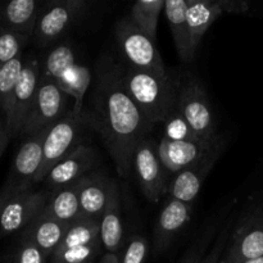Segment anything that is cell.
I'll return each mask as SVG.
<instances>
[{"label":"cell","mask_w":263,"mask_h":263,"mask_svg":"<svg viewBox=\"0 0 263 263\" xmlns=\"http://www.w3.org/2000/svg\"><path fill=\"white\" fill-rule=\"evenodd\" d=\"M90 84H91V71L87 67L76 64L66 91L73 99L74 103L72 105V110L74 113L84 112L82 103H84V97L89 89Z\"/></svg>","instance_id":"83f0119b"},{"label":"cell","mask_w":263,"mask_h":263,"mask_svg":"<svg viewBox=\"0 0 263 263\" xmlns=\"http://www.w3.org/2000/svg\"><path fill=\"white\" fill-rule=\"evenodd\" d=\"M69 95L58 86L53 80L41 72L37 91L33 99L32 107L23 122L21 135L31 136L64 117L72 108H69Z\"/></svg>","instance_id":"8992f818"},{"label":"cell","mask_w":263,"mask_h":263,"mask_svg":"<svg viewBox=\"0 0 263 263\" xmlns=\"http://www.w3.org/2000/svg\"><path fill=\"white\" fill-rule=\"evenodd\" d=\"M163 9V0H139L131 7L128 18L141 32L156 43L159 14Z\"/></svg>","instance_id":"d4e9b609"},{"label":"cell","mask_w":263,"mask_h":263,"mask_svg":"<svg viewBox=\"0 0 263 263\" xmlns=\"http://www.w3.org/2000/svg\"><path fill=\"white\" fill-rule=\"evenodd\" d=\"M46 258L48 256L36 244L26 239H21L14 263H45Z\"/></svg>","instance_id":"836d02e7"},{"label":"cell","mask_w":263,"mask_h":263,"mask_svg":"<svg viewBox=\"0 0 263 263\" xmlns=\"http://www.w3.org/2000/svg\"><path fill=\"white\" fill-rule=\"evenodd\" d=\"M68 225L59 222L43 212L23 230L22 239L32 241L48 257L54 253L63 240Z\"/></svg>","instance_id":"ffe728a7"},{"label":"cell","mask_w":263,"mask_h":263,"mask_svg":"<svg viewBox=\"0 0 263 263\" xmlns=\"http://www.w3.org/2000/svg\"><path fill=\"white\" fill-rule=\"evenodd\" d=\"M100 263H120V256H118V254L105 253L104 256L102 257Z\"/></svg>","instance_id":"74e56055"},{"label":"cell","mask_w":263,"mask_h":263,"mask_svg":"<svg viewBox=\"0 0 263 263\" xmlns=\"http://www.w3.org/2000/svg\"><path fill=\"white\" fill-rule=\"evenodd\" d=\"M102 251V243L76 248H57L51 254L53 263H89L94 262Z\"/></svg>","instance_id":"f546056e"},{"label":"cell","mask_w":263,"mask_h":263,"mask_svg":"<svg viewBox=\"0 0 263 263\" xmlns=\"http://www.w3.org/2000/svg\"><path fill=\"white\" fill-rule=\"evenodd\" d=\"M86 126H89V122L85 110L82 113H74L71 109L49 128L44 141L43 163L35 179V184H40L55 163L81 145Z\"/></svg>","instance_id":"3957f363"},{"label":"cell","mask_w":263,"mask_h":263,"mask_svg":"<svg viewBox=\"0 0 263 263\" xmlns=\"http://www.w3.org/2000/svg\"><path fill=\"white\" fill-rule=\"evenodd\" d=\"M85 0H53L41 8L33 40L39 46H49L68 31L86 10Z\"/></svg>","instance_id":"ba28073f"},{"label":"cell","mask_w":263,"mask_h":263,"mask_svg":"<svg viewBox=\"0 0 263 263\" xmlns=\"http://www.w3.org/2000/svg\"><path fill=\"white\" fill-rule=\"evenodd\" d=\"M192 212V204L168 198L154 226L153 246L156 254L163 253L170 248L172 241L189 223Z\"/></svg>","instance_id":"9a60e30c"},{"label":"cell","mask_w":263,"mask_h":263,"mask_svg":"<svg viewBox=\"0 0 263 263\" xmlns=\"http://www.w3.org/2000/svg\"><path fill=\"white\" fill-rule=\"evenodd\" d=\"M76 67L74 50L69 44H59L46 55L41 63V72L67 91L69 79Z\"/></svg>","instance_id":"cb8c5ba5"},{"label":"cell","mask_w":263,"mask_h":263,"mask_svg":"<svg viewBox=\"0 0 263 263\" xmlns=\"http://www.w3.org/2000/svg\"><path fill=\"white\" fill-rule=\"evenodd\" d=\"M223 13L220 0H187V25L194 53L208 28Z\"/></svg>","instance_id":"44dd1931"},{"label":"cell","mask_w":263,"mask_h":263,"mask_svg":"<svg viewBox=\"0 0 263 263\" xmlns=\"http://www.w3.org/2000/svg\"><path fill=\"white\" fill-rule=\"evenodd\" d=\"M100 243L107 253L117 254L125 239V226H123L122 212H121L120 193L117 186L113 190L109 204L104 215L100 218Z\"/></svg>","instance_id":"7402d4cb"},{"label":"cell","mask_w":263,"mask_h":263,"mask_svg":"<svg viewBox=\"0 0 263 263\" xmlns=\"http://www.w3.org/2000/svg\"><path fill=\"white\" fill-rule=\"evenodd\" d=\"M223 13H246L248 10V4L239 0H220Z\"/></svg>","instance_id":"d590c367"},{"label":"cell","mask_w":263,"mask_h":263,"mask_svg":"<svg viewBox=\"0 0 263 263\" xmlns=\"http://www.w3.org/2000/svg\"><path fill=\"white\" fill-rule=\"evenodd\" d=\"M115 36L128 67L157 76L168 74L156 43L141 32L130 18L125 17L116 23Z\"/></svg>","instance_id":"277c9868"},{"label":"cell","mask_w":263,"mask_h":263,"mask_svg":"<svg viewBox=\"0 0 263 263\" xmlns=\"http://www.w3.org/2000/svg\"><path fill=\"white\" fill-rule=\"evenodd\" d=\"M97 154L90 145L82 143L73 152L62 158L55 166L48 172L41 181L44 190L49 193L57 192L62 187L69 186L79 181L81 177L95 166Z\"/></svg>","instance_id":"5bb4252c"},{"label":"cell","mask_w":263,"mask_h":263,"mask_svg":"<svg viewBox=\"0 0 263 263\" xmlns=\"http://www.w3.org/2000/svg\"><path fill=\"white\" fill-rule=\"evenodd\" d=\"M41 77V62L35 55H28L23 62L21 77L17 82L9 108L4 115L5 126L10 139L21 135L23 122L32 107Z\"/></svg>","instance_id":"8fae6325"},{"label":"cell","mask_w":263,"mask_h":263,"mask_svg":"<svg viewBox=\"0 0 263 263\" xmlns=\"http://www.w3.org/2000/svg\"><path fill=\"white\" fill-rule=\"evenodd\" d=\"M89 126L102 138L118 175L127 177L133 170L139 143L154 126L141 113L123 82V66L109 55L95 64V80L89 109Z\"/></svg>","instance_id":"6da1fadb"},{"label":"cell","mask_w":263,"mask_h":263,"mask_svg":"<svg viewBox=\"0 0 263 263\" xmlns=\"http://www.w3.org/2000/svg\"><path fill=\"white\" fill-rule=\"evenodd\" d=\"M225 148V138L218 135L212 140L172 141L162 136L157 144L158 157L168 174H177L199 163L211 154Z\"/></svg>","instance_id":"30bf717a"},{"label":"cell","mask_w":263,"mask_h":263,"mask_svg":"<svg viewBox=\"0 0 263 263\" xmlns=\"http://www.w3.org/2000/svg\"><path fill=\"white\" fill-rule=\"evenodd\" d=\"M50 128V127H49ZM49 128L27 136L13 162L4 186L0 190V204L14 195L31 190L43 163V148Z\"/></svg>","instance_id":"52a82bcc"},{"label":"cell","mask_w":263,"mask_h":263,"mask_svg":"<svg viewBox=\"0 0 263 263\" xmlns=\"http://www.w3.org/2000/svg\"><path fill=\"white\" fill-rule=\"evenodd\" d=\"M217 235L216 231L213 233L212 228L208 229V230L204 231L202 236L197 240V243L190 248V251L187 252L185 258L182 259L181 263H200L202 262L203 257H204L205 251H207L208 246L212 241V239Z\"/></svg>","instance_id":"e575fe53"},{"label":"cell","mask_w":263,"mask_h":263,"mask_svg":"<svg viewBox=\"0 0 263 263\" xmlns=\"http://www.w3.org/2000/svg\"><path fill=\"white\" fill-rule=\"evenodd\" d=\"M23 62H25L23 55H20L0 67V108L4 115L9 108L13 92L21 77Z\"/></svg>","instance_id":"4316f807"},{"label":"cell","mask_w":263,"mask_h":263,"mask_svg":"<svg viewBox=\"0 0 263 263\" xmlns=\"http://www.w3.org/2000/svg\"><path fill=\"white\" fill-rule=\"evenodd\" d=\"M43 213L64 225H71L81 220L82 213L76 182L50 193V197L43 210Z\"/></svg>","instance_id":"603a6c76"},{"label":"cell","mask_w":263,"mask_h":263,"mask_svg":"<svg viewBox=\"0 0 263 263\" xmlns=\"http://www.w3.org/2000/svg\"><path fill=\"white\" fill-rule=\"evenodd\" d=\"M243 263H263V257L261 258H256V259H251V261H246Z\"/></svg>","instance_id":"f35d334b"},{"label":"cell","mask_w":263,"mask_h":263,"mask_svg":"<svg viewBox=\"0 0 263 263\" xmlns=\"http://www.w3.org/2000/svg\"><path fill=\"white\" fill-rule=\"evenodd\" d=\"M222 152L223 151L216 152L199 163L175 174L170 180L168 190H167L170 198L192 204L199 195L203 182L212 171Z\"/></svg>","instance_id":"e0dca14e"},{"label":"cell","mask_w":263,"mask_h":263,"mask_svg":"<svg viewBox=\"0 0 263 263\" xmlns=\"http://www.w3.org/2000/svg\"><path fill=\"white\" fill-rule=\"evenodd\" d=\"M31 39L0 26V67L22 55Z\"/></svg>","instance_id":"f1b7e54d"},{"label":"cell","mask_w":263,"mask_h":263,"mask_svg":"<svg viewBox=\"0 0 263 263\" xmlns=\"http://www.w3.org/2000/svg\"><path fill=\"white\" fill-rule=\"evenodd\" d=\"M9 140H10V136L9 134H8L7 126H5V121H3L2 118H0V157H2V154L4 153L5 148H7V145L9 144Z\"/></svg>","instance_id":"8d00e7d4"},{"label":"cell","mask_w":263,"mask_h":263,"mask_svg":"<svg viewBox=\"0 0 263 263\" xmlns=\"http://www.w3.org/2000/svg\"><path fill=\"white\" fill-rule=\"evenodd\" d=\"M263 257V210L247 215L234 226L220 263H243Z\"/></svg>","instance_id":"7c38bea8"},{"label":"cell","mask_w":263,"mask_h":263,"mask_svg":"<svg viewBox=\"0 0 263 263\" xmlns=\"http://www.w3.org/2000/svg\"><path fill=\"white\" fill-rule=\"evenodd\" d=\"M123 82L139 109L153 126L164 123L176 110L180 77L170 72L167 76H157L123 66Z\"/></svg>","instance_id":"7a4b0ae2"},{"label":"cell","mask_w":263,"mask_h":263,"mask_svg":"<svg viewBox=\"0 0 263 263\" xmlns=\"http://www.w3.org/2000/svg\"><path fill=\"white\" fill-rule=\"evenodd\" d=\"M176 112L186 121L198 138L212 140L218 136L210 100L195 77H180Z\"/></svg>","instance_id":"5b68a950"},{"label":"cell","mask_w":263,"mask_h":263,"mask_svg":"<svg viewBox=\"0 0 263 263\" xmlns=\"http://www.w3.org/2000/svg\"><path fill=\"white\" fill-rule=\"evenodd\" d=\"M50 193L41 192L21 193L0 204V234L8 235L18 230H25L45 208Z\"/></svg>","instance_id":"4fadbf2b"},{"label":"cell","mask_w":263,"mask_h":263,"mask_svg":"<svg viewBox=\"0 0 263 263\" xmlns=\"http://www.w3.org/2000/svg\"><path fill=\"white\" fill-rule=\"evenodd\" d=\"M44 4L36 0H12L0 7V26L32 39Z\"/></svg>","instance_id":"ac0fdd59"},{"label":"cell","mask_w":263,"mask_h":263,"mask_svg":"<svg viewBox=\"0 0 263 263\" xmlns=\"http://www.w3.org/2000/svg\"><path fill=\"white\" fill-rule=\"evenodd\" d=\"M187 0H167L164 2V13L171 28L174 43L180 59L190 63L194 59V50L190 40L189 25H187Z\"/></svg>","instance_id":"d6986e66"},{"label":"cell","mask_w":263,"mask_h":263,"mask_svg":"<svg viewBox=\"0 0 263 263\" xmlns=\"http://www.w3.org/2000/svg\"><path fill=\"white\" fill-rule=\"evenodd\" d=\"M76 185L82 218L100 221L116 189L115 182L102 174H87Z\"/></svg>","instance_id":"2e32d148"},{"label":"cell","mask_w":263,"mask_h":263,"mask_svg":"<svg viewBox=\"0 0 263 263\" xmlns=\"http://www.w3.org/2000/svg\"><path fill=\"white\" fill-rule=\"evenodd\" d=\"M89 263H94V262H89Z\"/></svg>","instance_id":"ab89813d"},{"label":"cell","mask_w":263,"mask_h":263,"mask_svg":"<svg viewBox=\"0 0 263 263\" xmlns=\"http://www.w3.org/2000/svg\"><path fill=\"white\" fill-rule=\"evenodd\" d=\"M133 168L146 199L158 203L168 190V172L159 159L157 144L149 136L139 143L134 154Z\"/></svg>","instance_id":"9c48e42d"},{"label":"cell","mask_w":263,"mask_h":263,"mask_svg":"<svg viewBox=\"0 0 263 263\" xmlns=\"http://www.w3.org/2000/svg\"><path fill=\"white\" fill-rule=\"evenodd\" d=\"M164 138L172 141H199L203 139L198 138L194 131L190 128L186 121L175 110L166 121H164Z\"/></svg>","instance_id":"4dcf8cb0"},{"label":"cell","mask_w":263,"mask_h":263,"mask_svg":"<svg viewBox=\"0 0 263 263\" xmlns=\"http://www.w3.org/2000/svg\"><path fill=\"white\" fill-rule=\"evenodd\" d=\"M100 221L81 218L68 225L58 248H76L100 243Z\"/></svg>","instance_id":"484cf974"},{"label":"cell","mask_w":263,"mask_h":263,"mask_svg":"<svg viewBox=\"0 0 263 263\" xmlns=\"http://www.w3.org/2000/svg\"><path fill=\"white\" fill-rule=\"evenodd\" d=\"M234 228V213H229L228 218L221 226V230L216 235L215 243L211 247V251L203 257L202 262L200 263H220L221 258L223 256L226 247H228V241L230 239L231 231Z\"/></svg>","instance_id":"1f68e13d"},{"label":"cell","mask_w":263,"mask_h":263,"mask_svg":"<svg viewBox=\"0 0 263 263\" xmlns=\"http://www.w3.org/2000/svg\"><path fill=\"white\" fill-rule=\"evenodd\" d=\"M148 249L149 243L145 236H131L120 256V263H145Z\"/></svg>","instance_id":"d6a6232c"}]
</instances>
